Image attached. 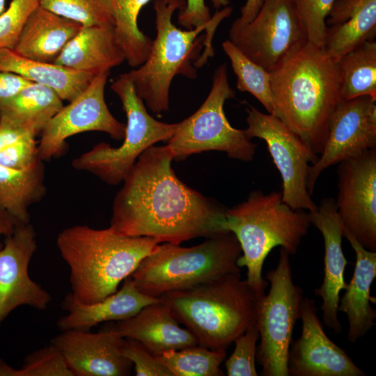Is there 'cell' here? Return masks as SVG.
<instances>
[{
  "mask_svg": "<svg viewBox=\"0 0 376 376\" xmlns=\"http://www.w3.org/2000/svg\"><path fill=\"white\" fill-rule=\"evenodd\" d=\"M269 73L276 116L320 155L331 116L343 100L338 61L306 41Z\"/></svg>",
  "mask_w": 376,
  "mask_h": 376,
  "instance_id": "cell-2",
  "label": "cell"
},
{
  "mask_svg": "<svg viewBox=\"0 0 376 376\" xmlns=\"http://www.w3.org/2000/svg\"><path fill=\"white\" fill-rule=\"evenodd\" d=\"M31 83L19 75L0 71V102L12 97Z\"/></svg>",
  "mask_w": 376,
  "mask_h": 376,
  "instance_id": "cell-42",
  "label": "cell"
},
{
  "mask_svg": "<svg viewBox=\"0 0 376 376\" xmlns=\"http://www.w3.org/2000/svg\"><path fill=\"white\" fill-rule=\"evenodd\" d=\"M226 351L208 349L199 345L164 352L156 357L173 376H221L220 365Z\"/></svg>",
  "mask_w": 376,
  "mask_h": 376,
  "instance_id": "cell-31",
  "label": "cell"
},
{
  "mask_svg": "<svg viewBox=\"0 0 376 376\" xmlns=\"http://www.w3.org/2000/svg\"><path fill=\"white\" fill-rule=\"evenodd\" d=\"M124 338L111 327L100 332L66 330L50 340L73 376H127L132 363L121 353Z\"/></svg>",
  "mask_w": 376,
  "mask_h": 376,
  "instance_id": "cell-18",
  "label": "cell"
},
{
  "mask_svg": "<svg viewBox=\"0 0 376 376\" xmlns=\"http://www.w3.org/2000/svg\"><path fill=\"white\" fill-rule=\"evenodd\" d=\"M347 238L356 254L352 277L339 300L338 311L344 313L348 320L347 340L355 343L375 325L376 311L371 307L370 286L376 277V251L364 248L350 233L343 228Z\"/></svg>",
  "mask_w": 376,
  "mask_h": 376,
  "instance_id": "cell-22",
  "label": "cell"
},
{
  "mask_svg": "<svg viewBox=\"0 0 376 376\" xmlns=\"http://www.w3.org/2000/svg\"><path fill=\"white\" fill-rule=\"evenodd\" d=\"M110 87L120 100L127 116L123 142L117 148L99 143L74 159L72 166L108 185H116L123 182L144 150L159 141H167L173 135L177 123H166L152 117L132 81L122 74Z\"/></svg>",
  "mask_w": 376,
  "mask_h": 376,
  "instance_id": "cell-8",
  "label": "cell"
},
{
  "mask_svg": "<svg viewBox=\"0 0 376 376\" xmlns=\"http://www.w3.org/2000/svg\"><path fill=\"white\" fill-rule=\"evenodd\" d=\"M228 36L247 58L268 72L307 41L292 0H264L251 22L237 18L232 23Z\"/></svg>",
  "mask_w": 376,
  "mask_h": 376,
  "instance_id": "cell-12",
  "label": "cell"
},
{
  "mask_svg": "<svg viewBox=\"0 0 376 376\" xmlns=\"http://www.w3.org/2000/svg\"><path fill=\"white\" fill-rule=\"evenodd\" d=\"M36 136L33 134L27 133L1 150L0 165L15 169H26L40 160Z\"/></svg>",
  "mask_w": 376,
  "mask_h": 376,
  "instance_id": "cell-39",
  "label": "cell"
},
{
  "mask_svg": "<svg viewBox=\"0 0 376 376\" xmlns=\"http://www.w3.org/2000/svg\"><path fill=\"white\" fill-rule=\"evenodd\" d=\"M159 242L149 237L121 235L111 227L76 225L63 229L56 246L70 269L72 295L80 301H101L118 290Z\"/></svg>",
  "mask_w": 376,
  "mask_h": 376,
  "instance_id": "cell-3",
  "label": "cell"
},
{
  "mask_svg": "<svg viewBox=\"0 0 376 376\" xmlns=\"http://www.w3.org/2000/svg\"><path fill=\"white\" fill-rule=\"evenodd\" d=\"M159 301V298L140 292L130 276L123 281L120 290L97 302L86 304L72 292L68 293L62 302V308L67 313L58 320L56 325L61 331H90L99 323L132 317L144 306Z\"/></svg>",
  "mask_w": 376,
  "mask_h": 376,
  "instance_id": "cell-20",
  "label": "cell"
},
{
  "mask_svg": "<svg viewBox=\"0 0 376 376\" xmlns=\"http://www.w3.org/2000/svg\"><path fill=\"white\" fill-rule=\"evenodd\" d=\"M343 100L368 95L376 100V42L368 40L338 61Z\"/></svg>",
  "mask_w": 376,
  "mask_h": 376,
  "instance_id": "cell-30",
  "label": "cell"
},
{
  "mask_svg": "<svg viewBox=\"0 0 376 376\" xmlns=\"http://www.w3.org/2000/svg\"><path fill=\"white\" fill-rule=\"evenodd\" d=\"M31 133L12 122L0 119V151L14 143L22 136ZM32 134V133H31Z\"/></svg>",
  "mask_w": 376,
  "mask_h": 376,
  "instance_id": "cell-43",
  "label": "cell"
},
{
  "mask_svg": "<svg viewBox=\"0 0 376 376\" xmlns=\"http://www.w3.org/2000/svg\"><path fill=\"white\" fill-rule=\"evenodd\" d=\"M20 376H73L60 351L52 344L26 357Z\"/></svg>",
  "mask_w": 376,
  "mask_h": 376,
  "instance_id": "cell-36",
  "label": "cell"
},
{
  "mask_svg": "<svg viewBox=\"0 0 376 376\" xmlns=\"http://www.w3.org/2000/svg\"><path fill=\"white\" fill-rule=\"evenodd\" d=\"M297 15L304 28L307 41L323 48L326 36V19L336 0H292Z\"/></svg>",
  "mask_w": 376,
  "mask_h": 376,
  "instance_id": "cell-34",
  "label": "cell"
},
{
  "mask_svg": "<svg viewBox=\"0 0 376 376\" xmlns=\"http://www.w3.org/2000/svg\"><path fill=\"white\" fill-rule=\"evenodd\" d=\"M264 0H246L242 7L238 19L244 23L251 22L257 15Z\"/></svg>",
  "mask_w": 376,
  "mask_h": 376,
  "instance_id": "cell-44",
  "label": "cell"
},
{
  "mask_svg": "<svg viewBox=\"0 0 376 376\" xmlns=\"http://www.w3.org/2000/svg\"><path fill=\"white\" fill-rule=\"evenodd\" d=\"M292 273L290 254L281 248L276 267L266 274L269 292L259 299L256 310L260 338L256 360L263 376H288V353L304 298Z\"/></svg>",
  "mask_w": 376,
  "mask_h": 376,
  "instance_id": "cell-10",
  "label": "cell"
},
{
  "mask_svg": "<svg viewBox=\"0 0 376 376\" xmlns=\"http://www.w3.org/2000/svg\"><path fill=\"white\" fill-rule=\"evenodd\" d=\"M111 327L123 338L138 340L155 357L198 345L195 336L179 326L169 308L160 299Z\"/></svg>",
  "mask_w": 376,
  "mask_h": 376,
  "instance_id": "cell-21",
  "label": "cell"
},
{
  "mask_svg": "<svg viewBox=\"0 0 376 376\" xmlns=\"http://www.w3.org/2000/svg\"><path fill=\"white\" fill-rule=\"evenodd\" d=\"M173 160L166 145L140 155L114 198L110 227L123 235L174 244L229 231L226 210L182 182Z\"/></svg>",
  "mask_w": 376,
  "mask_h": 376,
  "instance_id": "cell-1",
  "label": "cell"
},
{
  "mask_svg": "<svg viewBox=\"0 0 376 376\" xmlns=\"http://www.w3.org/2000/svg\"><path fill=\"white\" fill-rule=\"evenodd\" d=\"M157 36L146 60L136 70L122 74L132 81L136 94L146 103L151 111L159 115L169 109V92L176 75L194 79L197 77L192 65L200 56L203 59L213 56L212 38L220 22L229 17L230 6L224 7L212 16L205 25L182 30L172 23L177 4L165 0H155Z\"/></svg>",
  "mask_w": 376,
  "mask_h": 376,
  "instance_id": "cell-4",
  "label": "cell"
},
{
  "mask_svg": "<svg viewBox=\"0 0 376 376\" xmlns=\"http://www.w3.org/2000/svg\"><path fill=\"white\" fill-rule=\"evenodd\" d=\"M17 225L14 219L0 207V249L3 244L1 241V237L10 235Z\"/></svg>",
  "mask_w": 376,
  "mask_h": 376,
  "instance_id": "cell-45",
  "label": "cell"
},
{
  "mask_svg": "<svg viewBox=\"0 0 376 376\" xmlns=\"http://www.w3.org/2000/svg\"><path fill=\"white\" fill-rule=\"evenodd\" d=\"M83 26L38 6L26 19L13 49L26 58L54 63Z\"/></svg>",
  "mask_w": 376,
  "mask_h": 376,
  "instance_id": "cell-23",
  "label": "cell"
},
{
  "mask_svg": "<svg viewBox=\"0 0 376 376\" xmlns=\"http://www.w3.org/2000/svg\"><path fill=\"white\" fill-rule=\"evenodd\" d=\"M335 200L343 228L376 251V148L338 163Z\"/></svg>",
  "mask_w": 376,
  "mask_h": 376,
  "instance_id": "cell-14",
  "label": "cell"
},
{
  "mask_svg": "<svg viewBox=\"0 0 376 376\" xmlns=\"http://www.w3.org/2000/svg\"><path fill=\"white\" fill-rule=\"evenodd\" d=\"M0 71L15 73L50 87L68 102L80 95L95 76L54 63L35 61L8 48L0 49Z\"/></svg>",
  "mask_w": 376,
  "mask_h": 376,
  "instance_id": "cell-25",
  "label": "cell"
},
{
  "mask_svg": "<svg viewBox=\"0 0 376 376\" xmlns=\"http://www.w3.org/2000/svg\"><path fill=\"white\" fill-rule=\"evenodd\" d=\"M36 249V233L30 222L17 225L5 237L0 249V325L19 306L45 310L52 301L51 295L29 274Z\"/></svg>",
  "mask_w": 376,
  "mask_h": 376,
  "instance_id": "cell-16",
  "label": "cell"
},
{
  "mask_svg": "<svg viewBox=\"0 0 376 376\" xmlns=\"http://www.w3.org/2000/svg\"><path fill=\"white\" fill-rule=\"evenodd\" d=\"M213 6L219 9L226 7L229 0H211ZM212 16L205 0H187L185 8L178 13V24L185 29H192L207 24Z\"/></svg>",
  "mask_w": 376,
  "mask_h": 376,
  "instance_id": "cell-40",
  "label": "cell"
},
{
  "mask_svg": "<svg viewBox=\"0 0 376 376\" xmlns=\"http://www.w3.org/2000/svg\"><path fill=\"white\" fill-rule=\"evenodd\" d=\"M308 213L311 224L322 235L324 246L323 281L315 290V295L322 299L320 308L323 323L336 334H339L342 331L338 318L340 292L347 285L344 278L347 261L342 249L343 226L332 198H323L318 209Z\"/></svg>",
  "mask_w": 376,
  "mask_h": 376,
  "instance_id": "cell-19",
  "label": "cell"
},
{
  "mask_svg": "<svg viewBox=\"0 0 376 376\" xmlns=\"http://www.w3.org/2000/svg\"><path fill=\"white\" fill-rule=\"evenodd\" d=\"M235 95L224 63L215 69L212 88L202 105L177 123L175 133L167 141L173 160H185L191 155L210 150L224 152L230 158L243 162L253 160L256 145L244 130L231 126L224 113L225 102Z\"/></svg>",
  "mask_w": 376,
  "mask_h": 376,
  "instance_id": "cell-9",
  "label": "cell"
},
{
  "mask_svg": "<svg viewBox=\"0 0 376 376\" xmlns=\"http://www.w3.org/2000/svg\"><path fill=\"white\" fill-rule=\"evenodd\" d=\"M150 0H109L114 17V33L125 61L132 68L141 65L148 58L153 40L139 28L138 17L141 8ZM177 4L182 10L185 0H165Z\"/></svg>",
  "mask_w": 376,
  "mask_h": 376,
  "instance_id": "cell-28",
  "label": "cell"
},
{
  "mask_svg": "<svg viewBox=\"0 0 376 376\" xmlns=\"http://www.w3.org/2000/svg\"><path fill=\"white\" fill-rule=\"evenodd\" d=\"M376 36V0H365L345 22L327 26L324 50L338 61L343 56Z\"/></svg>",
  "mask_w": 376,
  "mask_h": 376,
  "instance_id": "cell-29",
  "label": "cell"
},
{
  "mask_svg": "<svg viewBox=\"0 0 376 376\" xmlns=\"http://www.w3.org/2000/svg\"><path fill=\"white\" fill-rule=\"evenodd\" d=\"M43 162L38 161L26 169L0 165V207L17 224L30 221L29 208L46 193Z\"/></svg>",
  "mask_w": 376,
  "mask_h": 376,
  "instance_id": "cell-27",
  "label": "cell"
},
{
  "mask_svg": "<svg viewBox=\"0 0 376 376\" xmlns=\"http://www.w3.org/2000/svg\"><path fill=\"white\" fill-rule=\"evenodd\" d=\"M125 61L114 26H83L63 49L54 64L95 75Z\"/></svg>",
  "mask_w": 376,
  "mask_h": 376,
  "instance_id": "cell-24",
  "label": "cell"
},
{
  "mask_svg": "<svg viewBox=\"0 0 376 376\" xmlns=\"http://www.w3.org/2000/svg\"><path fill=\"white\" fill-rule=\"evenodd\" d=\"M0 376H20L19 369L9 366L0 358Z\"/></svg>",
  "mask_w": 376,
  "mask_h": 376,
  "instance_id": "cell-46",
  "label": "cell"
},
{
  "mask_svg": "<svg viewBox=\"0 0 376 376\" xmlns=\"http://www.w3.org/2000/svg\"><path fill=\"white\" fill-rule=\"evenodd\" d=\"M63 102L52 88L33 82L0 102V119L8 120L37 136L63 107Z\"/></svg>",
  "mask_w": 376,
  "mask_h": 376,
  "instance_id": "cell-26",
  "label": "cell"
},
{
  "mask_svg": "<svg viewBox=\"0 0 376 376\" xmlns=\"http://www.w3.org/2000/svg\"><path fill=\"white\" fill-rule=\"evenodd\" d=\"M242 254L235 235L226 231L191 246L157 244L139 264L130 277L142 293L155 298L191 288L226 274L240 272Z\"/></svg>",
  "mask_w": 376,
  "mask_h": 376,
  "instance_id": "cell-7",
  "label": "cell"
},
{
  "mask_svg": "<svg viewBox=\"0 0 376 376\" xmlns=\"http://www.w3.org/2000/svg\"><path fill=\"white\" fill-rule=\"evenodd\" d=\"M365 0H336L326 19L327 26L340 24L357 12Z\"/></svg>",
  "mask_w": 376,
  "mask_h": 376,
  "instance_id": "cell-41",
  "label": "cell"
},
{
  "mask_svg": "<svg viewBox=\"0 0 376 376\" xmlns=\"http://www.w3.org/2000/svg\"><path fill=\"white\" fill-rule=\"evenodd\" d=\"M39 5L40 0H12L0 15V49L14 48L26 19Z\"/></svg>",
  "mask_w": 376,
  "mask_h": 376,
  "instance_id": "cell-37",
  "label": "cell"
},
{
  "mask_svg": "<svg viewBox=\"0 0 376 376\" xmlns=\"http://www.w3.org/2000/svg\"><path fill=\"white\" fill-rule=\"evenodd\" d=\"M373 148H376V100L368 95L343 100L331 116L323 150L310 166L309 194L326 169Z\"/></svg>",
  "mask_w": 376,
  "mask_h": 376,
  "instance_id": "cell-15",
  "label": "cell"
},
{
  "mask_svg": "<svg viewBox=\"0 0 376 376\" xmlns=\"http://www.w3.org/2000/svg\"><path fill=\"white\" fill-rule=\"evenodd\" d=\"M259 331L255 323L235 340V349L225 366L228 376H257L256 361Z\"/></svg>",
  "mask_w": 376,
  "mask_h": 376,
  "instance_id": "cell-35",
  "label": "cell"
},
{
  "mask_svg": "<svg viewBox=\"0 0 376 376\" xmlns=\"http://www.w3.org/2000/svg\"><path fill=\"white\" fill-rule=\"evenodd\" d=\"M237 77V88L248 92L256 98L267 111L276 116L270 83V73L247 58L229 40L222 42Z\"/></svg>",
  "mask_w": 376,
  "mask_h": 376,
  "instance_id": "cell-32",
  "label": "cell"
},
{
  "mask_svg": "<svg viewBox=\"0 0 376 376\" xmlns=\"http://www.w3.org/2000/svg\"><path fill=\"white\" fill-rule=\"evenodd\" d=\"M226 224L241 247L237 265L247 268L246 280L260 298L268 284L262 272L269 252L281 246L295 255L311 224L308 212L291 208L283 201L281 192L260 190L253 191L246 201L226 210Z\"/></svg>",
  "mask_w": 376,
  "mask_h": 376,
  "instance_id": "cell-6",
  "label": "cell"
},
{
  "mask_svg": "<svg viewBox=\"0 0 376 376\" xmlns=\"http://www.w3.org/2000/svg\"><path fill=\"white\" fill-rule=\"evenodd\" d=\"M6 0H0V15L5 10Z\"/></svg>",
  "mask_w": 376,
  "mask_h": 376,
  "instance_id": "cell-47",
  "label": "cell"
},
{
  "mask_svg": "<svg viewBox=\"0 0 376 376\" xmlns=\"http://www.w3.org/2000/svg\"><path fill=\"white\" fill-rule=\"evenodd\" d=\"M40 6L83 26H114L109 0H40Z\"/></svg>",
  "mask_w": 376,
  "mask_h": 376,
  "instance_id": "cell-33",
  "label": "cell"
},
{
  "mask_svg": "<svg viewBox=\"0 0 376 376\" xmlns=\"http://www.w3.org/2000/svg\"><path fill=\"white\" fill-rule=\"evenodd\" d=\"M300 337L288 357V376H364L347 352L326 334L313 299L304 297L301 305Z\"/></svg>",
  "mask_w": 376,
  "mask_h": 376,
  "instance_id": "cell-17",
  "label": "cell"
},
{
  "mask_svg": "<svg viewBox=\"0 0 376 376\" xmlns=\"http://www.w3.org/2000/svg\"><path fill=\"white\" fill-rule=\"evenodd\" d=\"M109 73L95 75L80 95L63 106L46 124L38 143L40 160L49 161L63 155L67 139L79 133L97 131L116 140L124 139L126 125L112 115L104 99Z\"/></svg>",
  "mask_w": 376,
  "mask_h": 376,
  "instance_id": "cell-13",
  "label": "cell"
},
{
  "mask_svg": "<svg viewBox=\"0 0 376 376\" xmlns=\"http://www.w3.org/2000/svg\"><path fill=\"white\" fill-rule=\"evenodd\" d=\"M121 353L132 363L136 376H173L169 370L136 340L124 338Z\"/></svg>",
  "mask_w": 376,
  "mask_h": 376,
  "instance_id": "cell-38",
  "label": "cell"
},
{
  "mask_svg": "<svg viewBox=\"0 0 376 376\" xmlns=\"http://www.w3.org/2000/svg\"><path fill=\"white\" fill-rule=\"evenodd\" d=\"M247 113L249 139L258 138L267 144L282 179V200L291 208L313 212L318 209L307 189L310 164L318 156L279 117L249 106Z\"/></svg>",
  "mask_w": 376,
  "mask_h": 376,
  "instance_id": "cell-11",
  "label": "cell"
},
{
  "mask_svg": "<svg viewBox=\"0 0 376 376\" xmlns=\"http://www.w3.org/2000/svg\"><path fill=\"white\" fill-rule=\"evenodd\" d=\"M259 299L240 272L159 297L199 345L218 351L255 323Z\"/></svg>",
  "mask_w": 376,
  "mask_h": 376,
  "instance_id": "cell-5",
  "label": "cell"
}]
</instances>
